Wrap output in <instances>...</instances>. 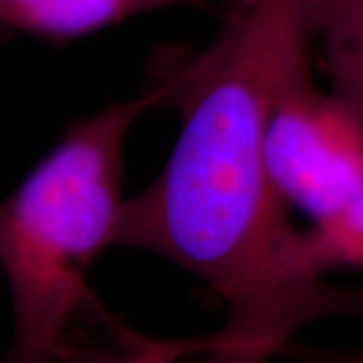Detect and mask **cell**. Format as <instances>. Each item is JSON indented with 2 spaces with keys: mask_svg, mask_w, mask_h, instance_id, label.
<instances>
[{
  "mask_svg": "<svg viewBox=\"0 0 363 363\" xmlns=\"http://www.w3.org/2000/svg\"><path fill=\"white\" fill-rule=\"evenodd\" d=\"M362 355H363V351H362ZM362 363H363V357H362Z\"/></svg>",
  "mask_w": 363,
  "mask_h": 363,
  "instance_id": "ba28073f",
  "label": "cell"
},
{
  "mask_svg": "<svg viewBox=\"0 0 363 363\" xmlns=\"http://www.w3.org/2000/svg\"><path fill=\"white\" fill-rule=\"evenodd\" d=\"M196 0H0V26L47 40H73L140 14Z\"/></svg>",
  "mask_w": 363,
  "mask_h": 363,
  "instance_id": "5b68a950",
  "label": "cell"
},
{
  "mask_svg": "<svg viewBox=\"0 0 363 363\" xmlns=\"http://www.w3.org/2000/svg\"><path fill=\"white\" fill-rule=\"evenodd\" d=\"M293 264L301 274L325 279L341 269L363 267V180L331 214L298 230L293 245Z\"/></svg>",
  "mask_w": 363,
  "mask_h": 363,
  "instance_id": "52a82bcc",
  "label": "cell"
},
{
  "mask_svg": "<svg viewBox=\"0 0 363 363\" xmlns=\"http://www.w3.org/2000/svg\"><path fill=\"white\" fill-rule=\"evenodd\" d=\"M214 43L156 83L182 130L166 166L123 200L113 247L154 252L200 277L226 305L222 343L272 357L313 321L363 311V289L305 277L297 233L272 186L264 133L291 79L311 69L301 0H230Z\"/></svg>",
  "mask_w": 363,
  "mask_h": 363,
  "instance_id": "6da1fadb",
  "label": "cell"
},
{
  "mask_svg": "<svg viewBox=\"0 0 363 363\" xmlns=\"http://www.w3.org/2000/svg\"><path fill=\"white\" fill-rule=\"evenodd\" d=\"M107 339L79 329L75 323L57 343L30 351L6 350L0 363H182L196 347L194 341H156L130 331L113 317L105 323ZM259 351L222 343L216 335L202 339L198 363H269Z\"/></svg>",
  "mask_w": 363,
  "mask_h": 363,
  "instance_id": "277c9868",
  "label": "cell"
},
{
  "mask_svg": "<svg viewBox=\"0 0 363 363\" xmlns=\"http://www.w3.org/2000/svg\"><path fill=\"white\" fill-rule=\"evenodd\" d=\"M264 154L285 204L321 220L363 180V111L337 91L319 89L309 69L279 91Z\"/></svg>",
  "mask_w": 363,
  "mask_h": 363,
  "instance_id": "3957f363",
  "label": "cell"
},
{
  "mask_svg": "<svg viewBox=\"0 0 363 363\" xmlns=\"http://www.w3.org/2000/svg\"><path fill=\"white\" fill-rule=\"evenodd\" d=\"M331 89L363 111V0H301Z\"/></svg>",
  "mask_w": 363,
  "mask_h": 363,
  "instance_id": "8992f818",
  "label": "cell"
},
{
  "mask_svg": "<svg viewBox=\"0 0 363 363\" xmlns=\"http://www.w3.org/2000/svg\"><path fill=\"white\" fill-rule=\"evenodd\" d=\"M160 99L154 81L138 97L77 119L0 200V272L13 305L9 350L52 345L79 319L107 311L87 272L116 242L128 135Z\"/></svg>",
  "mask_w": 363,
  "mask_h": 363,
  "instance_id": "7a4b0ae2",
  "label": "cell"
}]
</instances>
